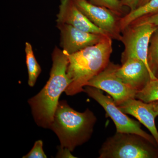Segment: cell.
I'll return each mask as SVG.
<instances>
[{
    "label": "cell",
    "instance_id": "30bf717a",
    "mask_svg": "<svg viewBox=\"0 0 158 158\" xmlns=\"http://www.w3.org/2000/svg\"><path fill=\"white\" fill-rule=\"evenodd\" d=\"M117 76L131 88L138 92L143 89L151 79L156 78L146 64L140 59L132 58L118 65Z\"/></svg>",
    "mask_w": 158,
    "mask_h": 158
},
{
    "label": "cell",
    "instance_id": "2e32d148",
    "mask_svg": "<svg viewBox=\"0 0 158 158\" xmlns=\"http://www.w3.org/2000/svg\"><path fill=\"white\" fill-rule=\"evenodd\" d=\"M148 62L152 72L156 76L158 70V27L150 39Z\"/></svg>",
    "mask_w": 158,
    "mask_h": 158
},
{
    "label": "cell",
    "instance_id": "5bb4252c",
    "mask_svg": "<svg viewBox=\"0 0 158 158\" xmlns=\"http://www.w3.org/2000/svg\"><path fill=\"white\" fill-rule=\"evenodd\" d=\"M26 64L28 73V85L34 87L41 72V69L35 56L32 45L30 43L25 44Z\"/></svg>",
    "mask_w": 158,
    "mask_h": 158
},
{
    "label": "cell",
    "instance_id": "7402d4cb",
    "mask_svg": "<svg viewBox=\"0 0 158 158\" xmlns=\"http://www.w3.org/2000/svg\"><path fill=\"white\" fill-rule=\"evenodd\" d=\"M150 103L151 105L153 110L155 112L157 116H158V101L150 102Z\"/></svg>",
    "mask_w": 158,
    "mask_h": 158
},
{
    "label": "cell",
    "instance_id": "e0dca14e",
    "mask_svg": "<svg viewBox=\"0 0 158 158\" xmlns=\"http://www.w3.org/2000/svg\"><path fill=\"white\" fill-rule=\"evenodd\" d=\"M88 2L97 6L106 7L112 10L119 16L123 17L124 14L123 6L120 0H87Z\"/></svg>",
    "mask_w": 158,
    "mask_h": 158
},
{
    "label": "cell",
    "instance_id": "8992f818",
    "mask_svg": "<svg viewBox=\"0 0 158 158\" xmlns=\"http://www.w3.org/2000/svg\"><path fill=\"white\" fill-rule=\"evenodd\" d=\"M83 91L95 100L104 109L106 116L113 120L116 126V132L137 134L152 142L157 143L152 135L141 128L139 122L128 117L118 108L112 97L104 95L98 88L90 86H85Z\"/></svg>",
    "mask_w": 158,
    "mask_h": 158
},
{
    "label": "cell",
    "instance_id": "9a60e30c",
    "mask_svg": "<svg viewBox=\"0 0 158 158\" xmlns=\"http://www.w3.org/2000/svg\"><path fill=\"white\" fill-rule=\"evenodd\" d=\"M135 98L145 103L158 101V79H151L144 88L138 91Z\"/></svg>",
    "mask_w": 158,
    "mask_h": 158
},
{
    "label": "cell",
    "instance_id": "cb8c5ba5",
    "mask_svg": "<svg viewBox=\"0 0 158 158\" xmlns=\"http://www.w3.org/2000/svg\"><path fill=\"white\" fill-rule=\"evenodd\" d=\"M156 78H157L158 79V70L157 72L156 73Z\"/></svg>",
    "mask_w": 158,
    "mask_h": 158
},
{
    "label": "cell",
    "instance_id": "5b68a950",
    "mask_svg": "<svg viewBox=\"0 0 158 158\" xmlns=\"http://www.w3.org/2000/svg\"><path fill=\"white\" fill-rule=\"evenodd\" d=\"M158 27V26L149 23H132L123 30L120 41L123 43L124 49L121 55V63L129 58H137L144 62L150 69L148 62L150 39Z\"/></svg>",
    "mask_w": 158,
    "mask_h": 158
},
{
    "label": "cell",
    "instance_id": "8fae6325",
    "mask_svg": "<svg viewBox=\"0 0 158 158\" xmlns=\"http://www.w3.org/2000/svg\"><path fill=\"white\" fill-rule=\"evenodd\" d=\"M57 16V23L69 25L85 32L110 36L95 25L78 8L73 0H61Z\"/></svg>",
    "mask_w": 158,
    "mask_h": 158
},
{
    "label": "cell",
    "instance_id": "7a4b0ae2",
    "mask_svg": "<svg viewBox=\"0 0 158 158\" xmlns=\"http://www.w3.org/2000/svg\"><path fill=\"white\" fill-rule=\"evenodd\" d=\"M112 40L106 36L96 44L74 53H67V73L70 82L65 91L67 95H74L84 91L88 82L107 66L113 52Z\"/></svg>",
    "mask_w": 158,
    "mask_h": 158
},
{
    "label": "cell",
    "instance_id": "4fadbf2b",
    "mask_svg": "<svg viewBox=\"0 0 158 158\" xmlns=\"http://www.w3.org/2000/svg\"><path fill=\"white\" fill-rule=\"evenodd\" d=\"M158 12V0H149L143 6H140L129 12L120 19L121 31L133 22L141 17L151 15Z\"/></svg>",
    "mask_w": 158,
    "mask_h": 158
},
{
    "label": "cell",
    "instance_id": "ffe728a7",
    "mask_svg": "<svg viewBox=\"0 0 158 158\" xmlns=\"http://www.w3.org/2000/svg\"><path fill=\"white\" fill-rule=\"evenodd\" d=\"M120 2L123 6L128 7L131 11L138 8L140 0H120Z\"/></svg>",
    "mask_w": 158,
    "mask_h": 158
},
{
    "label": "cell",
    "instance_id": "ac0fdd59",
    "mask_svg": "<svg viewBox=\"0 0 158 158\" xmlns=\"http://www.w3.org/2000/svg\"><path fill=\"white\" fill-rule=\"evenodd\" d=\"M43 143L41 140H38L34 143V146L30 152L23 156V158H47L43 148Z\"/></svg>",
    "mask_w": 158,
    "mask_h": 158
},
{
    "label": "cell",
    "instance_id": "9c48e42d",
    "mask_svg": "<svg viewBox=\"0 0 158 158\" xmlns=\"http://www.w3.org/2000/svg\"><path fill=\"white\" fill-rule=\"evenodd\" d=\"M57 26L60 31L62 50L68 54L74 53L96 44L109 36L85 32L66 24L57 23Z\"/></svg>",
    "mask_w": 158,
    "mask_h": 158
},
{
    "label": "cell",
    "instance_id": "7c38bea8",
    "mask_svg": "<svg viewBox=\"0 0 158 158\" xmlns=\"http://www.w3.org/2000/svg\"><path fill=\"white\" fill-rule=\"evenodd\" d=\"M117 106L123 113L135 117L147 127L158 144V131L155 124V118L157 116L150 103L131 98Z\"/></svg>",
    "mask_w": 158,
    "mask_h": 158
},
{
    "label": "cell",
    "instance_id": "52a82bcc",
    "mask_svg": "<svg viewBox=\"0 0 158 158\" xmlns=\"http://www.w3.org/2000/svg\"><path fill=\"white\" fill-rule=\"evenodd\" d=\"M118 66L110 62L103 70L91 79L86 85L106 92L117 106L129 99L135 98L137 92L117 76L116 70Z\"/></svg>",
    "mask_w": 158,
    "mask_h": 158
},
{
    "label": "cell",
    "instance_id": "d6986e66",
    "mask_svg": "<svg viewBox=\"0 0 158 158\" xmlns=\"http://www.w3.org/2000/svg\"><path fill=\"white\" fill-rule=\"evenodd\" d=\"M133 23H149L154 25L158 26V12L154 14L141 17L133 22Z\"/></svg>",
    "mask_w": 158,
    "mask_h": 158
},
{
    "label": "cell",
    "instance_id": "3957f363",
    "mask_svg": "<svg viewBox=\"0 0 158 158\" xmlns=\"http://www.w3.org/2000/svg\"><path fill=\"white\" fill-rule=\"evenodd\" d=\"M96 121V116L89 109L80 113L62 101L59 102L50 129L58 136L60 148L71 152L89 140Z\"/></svg>",
    "mask_w": 158,
    "mask_h": 158
},
{
    "label": "cell",
    "instance_id": "44dd1931",
    "mask_svg": "<svg viewBox=\"0 0 158 158\" xmlns=\"http://www.w3.org/2000/svg\"><path fill=\"white\" fill-rule=\"evenodd\" d=\"M71 152L68 149H62L60 148L59 150V152L57 156L58 157H70L75 158V157H73V156L71 154Z\"/></svg>",
    "mask_w": 158,
    "mask_h": 158
},
{
    "label": "cell",
    "instance_id": "6da1fadb",
    "mask_svg": "<svg viewBox=\"0 0 158 158\" xmlns=\"http://www.w3.org/2000/svg\"><path fill=\"white\" fill-rule=\"evenodd\" d=\"M52 66L50 77L42 90L28 100L37 125L50 128L60 95L70 84L67 75L68 55L56 47L52 55Z\"/></svg>",
    "mask_w": 158,
    "mask_h": 158
},
{
    "label": "cell",
    "instance_id": "277c9868",
    "mask_svg": "<svg viewBox=\"0 0 158 158\" xmlns=\"http://www.w3.org/2000/svg\"><path fill=\"white\" fill-rule=\"evenodd\" d=\"M99 153L100 158H158V144L137 134L116 132Z\"/></svg>",
    "mask_w": 158,
    "mask_h": 158
},
{
    "label": "cell",
    "instance_id": "603a6c76",
    "mask_svg": "<svg viewBox=\"0 0 158 158\" xmlns=\"http://www.w3.org/2000/svg\"><path fill=\"white\" fill-rule=\"evenodd\" d=\"M149 1V0H140V3H139V6H138V7H140V6H143V5H144V4L147 3Z\"/></svg>",
    "mask_w": 158,
    "mask_h": 158
},
{
    "label": "cell",
    "instance_id": "ba28073f",
    "mask_svg": "<svg viewBox=\"0 0 158 158\" xmlns=\"http://www.w3.org/2000/svg\"><path fill=\"white\" fill-rule=\"evenodd\" d=\"M78 8L97 27L113 39L121 40L122 17L108 8L97 6L87 0H73Z\"/></svg>",
    "mask_w": 158,
    "mask_h": 158
}]
</instances>
